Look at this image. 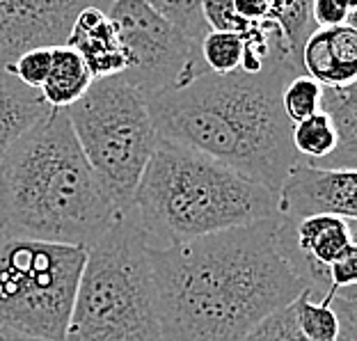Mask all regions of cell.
<instances>
[{
  "label": "cell",
  "instance_id": "obj_11",
  "mask_svg": "<svg viewBox=\"0 0 357 341\" xmlns=\"http://www.w3.org/2000/svg\"><path fill=\"white\" fill-rule=\"evenodd\" d=\"M300 69L326 87L357 83V30L353 23L316 28L300 51Z\"/></svg>",
  "mask_w": 357,
  "mask_h": 341
},
{
  "label": "cell",
  "instance_id": "obj_15",
  "mask_svg": "<svg viewBox=\"0 0 357 341\" xmlns=\"http://www.w3.org/2000/svg\"><path fill=\"white\" fill-rule=\"evenodd\" d=\"M291 140H294L296 153L305 163L326 169H339L342 142H339L337 128L326 112L319 110L310 119L294 124Z\"/></svg>",
  "mask_w": 357,
  "mask_h": 341
},
{
  "label": "cell",
  "instance_id": "obj_23",
  "mask_svg": "<svg viewBox=\"0 0 357 341\" xmlns=\"http://www.w3.org/2000/svg\"><path fill=\"white\" fill-rule=\"evenodd\" d=\"M48 69H51V48H30V51L21 53L7 71L19 78L23 85L42 89Z\"/></svg>",
  "mask_w": 357,
  "mask_h": 341
},
{
  "label": "cell",
  "instance_id": "obj_9",
  "mask_svg": "<svg viewBox=\"0 0 357 341\" xmlns=\"http://www.w3.org/2000/svg\"><path fill=\"white\" fill-rule=\"evenodd\" d=\"M112 0H0V69L30 48L67 44L76 16L87 7L108 12Z\"/></svg>",
  "mask_w": 357,
  "mask_h": 341
},
{
  "label": "cell",
  "instance_id": "obj_16",
  "mask_svg": "<svg viewBox=\"0 0 357 341\" xmlns=\"http://www.w3.org/2000/svg\"><path fill=\"white\" fill-rule=\"evenodd\" d=\"M321 112L332 119L342 151L339 169H355L357 163V83L344 87H326L321 92Z\"/></svg>",
  "mask_w": 357,
  "mask_h": 341
},
{
  "label": "cell",
  "instance_id": "obj_7",
  "mask_svg": "<svg viewBox=\"0 0 357 341\" xmlns=\"http://www.w3.org/2000/svg\"><path fill=\"white\" fill-rule=\"evenodd\" d=\"M87 250L0 234V326L64 341Z\"/></svg>",
  "mask_w": 357,
  "mask_h": 341
},
{
  "label": "cell",
  "instance_id": "obj_18",
  "mask_svg": "<svg viewBox=\"0 0 357 341\" xmlns=\"http://www.w3.org/2000/svg\"><path fill=\"white\" fill-rule=\"evenodd\" d=\"M199 55L208 74L229 76L241 69L245 55V37L238 32L208 30L199 42Z\"/></svg>",
  "mask_w": 357,
  "mask_h": 341
},
{
  "label": "cell",
  "instance_id": "obj_24",
  "mask_svg": "<svg viewBox=\"0 0 357 341\" xmlns=\"http://www.w3.org/2000/svg\"><path fill=\"white\" fill-rule=\"evenodd\" d=\"M202 19H204L208 30L215 32H238L245 35L252 26L238 12L234 10V0H202Z\"/></svg>",
  "mask_w": 357,
  "mask_h": 341
},
{
  "label": "cell",
  "instance_id": "obj_5",
  "mask_svg": "<svg viewBox=\"0 0 357 341\" xmlns=\"http://www.w3.org/2000/svg\"><path fill=\"white\" fill-rule=\"evenodd\" d=\"M64 341H163L149 245L128 211L87 248Z\"/></svg>",
  "mask_w": 357,
  "mask_h": 341
},
{
  "label": "cell",
  "instance_id": "obj_29",
  "mask_svg": "<svg viewBox=\"0 0 357 341\" xmlns=\"http://www.w3.org/2000/svg\"><path fill=\"white\" fill-rule=\"evenodd\" d=\"M344 3H346L348 7H351V10H353V12L357 10V0H344Z\"/></svg>",
  "mask_w": 357,
  "mask_h": 341
},
{
  "label": "cell",
  "instance_id": "obj_19",
  "mask_svg": "<svg viewBox=\"0 0 357 341\" xmlns=\"http://www.w3.org/2000/svg\"><path fill=\"white\" fill-rule=\"evenodd\" d=\"M268 21H273L282 30L291 53L300 62L305 39L316 30L312 21V0H273Z\"/></svg>",
  "mask_w": 357,
  "mask_h": 341
},
{
  "label": "cell",
  "instance_id": "obj_4",
  "mask_svg": "<svg viewBox=\"0 0 357 341\" xmlns=\"http://www.w3.org/2000/svg\"><path fill=\"white\" fill-rule=\"evenodd\" d=\"M151 250L278 215V192L220 160L158 140L128 209Z\"/></svg>",
  "mask_w": 357,
  "mask_h": 341
},
{
  "label": "cell",
  "instance_id": "obj_26",
  "mask_svg": "<svg viewBox=\"0 0 357 341\" xmlns=\"http://www.w3.org/2000/svg\"><path fill=\"white\" fill-rule=\"evenodd\" d=\"M328 278H330V294L355 289V284H357V248L348 250L344 257H339L337 262L328 268Z\"/></svg>",
  "mask_w": 357,
  "mask_h": 341
},
{
  "label": "cell",
  "instance_id": "obj_17",
  "mask_svg": "<svg viewBox=\"0 0 357 341\" xmlns=\"http://www.w3.org/2000/svg\"><path fill=\"white\" fill-rule=\"evenodd\" d=\"M332 296L326 294L323 298L312 296L310 291H303L294 303V319L298 330L303 332L307 341H337L339 335V316L335 305H332Z\"/></svg>",
  "mask_w": 357,
  "mask_h": 341
},
{
  "label": "cell",
  "instance_id": "obj_10",
  "mask_svg": "<svg viewBox=\"0 0 357 341\" xmlns=\"http://www.w3.org/2000/svg\"><path fill=\"white\" fill-rule=\"evenodd\" d=\"M278 215L296 222L312 215H339L357 220V174L355 169H326L303 158L284 179L278 190Z\"/></svg>",
  "mask_w": 357,
  "mask_h": 341
},
{
  "label": "cell",
  "instance_id": "obj_1",
  "mask_svg": "<svg viewBox=\"0 0 357 341\" xmlns=\"http://www.w3.org/2000/svg\"><path fill=\"white\" fill-rule=\"evenodd\" d=\"M163 341H243L305 284L280 248V215L151 250Z\"/></svg>",
  "mask_w": 357,
  "mask_h": 341
},
{
  "label": "cell",
  "instance_id": "obj_3",
  "mask_svg": "<svg viewBox=\"0 0 357 341\" xmlns=\"http://www.w3.org/2000/svg\"><path fill=\"white\" fill-rule=\"evenodd\" d=\"M119 215L64 110H51L0 158V234L87 250Z\"/></svg>",
  "mask_w": 357,
  "mask_h": 341
},
{
  "label": "cell",
  "instance_id": "obj_28",
  "mask_svg": "<svg viewBox=\"0 0 357 341\" xmlns=\"http://www.w3.org/2000/svg\"><path fill=\"white\" fill-rule=\"evenodd\" d=\"M0 341H46V339H37V337H28L23 332H16L12 328L0 326Z\"/></svg>",
  "mask_w": 357,
  "mask_h": 341
},
{
  "label": "cell",
  "instance_id": "obj_8",
  "mask_svg": "<svg viewBox=\"0 0 357 341\" xmlns=\"http://www.w3.org/2000/svg\"><path fill=\"white\" fill-rule=\"evenodd\" d=\"M105 14L128 55V69L119 76L144 96L181 87L208 74L199 55V42L149 3L112 0Z\"/></svg>",
  "mask_w": 357,
  "mask_h": 341
},
{
  "label": "cell",
  "instance_id": "obj_25",
  "mask_svg": "<svg viewBox=\"0 0 357 341\" xmlns=\"http://www.w3.org/2000/svg\"><path fill=\"white\" fill-rule=\"evenodd\" d=\"M353 19L355 12L344 0H312V21L316 28H337L353 23Z\"/></svg>",
  "mask_w": 357,
  "mask_h": 341
},
{
  "label": "cell",
  "instance_id": "obj_20",
  "mask_svg": "<svg viewBox=\"0 0 357 341\" xmlns=\"http://www.w3.org/2000/svg\"><path fill=\"white\" fill-rule=\"evenodd\" d=\"M323 85L307 74H296L282 89V110L291 124L310 119L321 110Z\"/></svg>",
  "mask_w": 357,
  "mask_h": 341
},
{
  "label": "cell",
  "instance_id": "obj_2",
  "mask_svg": "<svg viewBox=\"0 0 357 341\" xmlns=\"http://www.w3.org/2000/svg\"><path fill=\"white\" fill-rule=\"evenodd\" d=\"M296 74H303L296 60L275 58L257 74H202L144 99L160 140L206 153L278 192L300 160L282 110V89Z\"/></svg>",
  "mask_w": 357,
  "mask_h": 341
},
{
  "label": "cell",
  "instance_id": "obj_13",
  "mask_svg": "<svg viewBox=\"0 0 357 341\" xmlns=\"http://www.w3.org/2000/svg\"><path fill=\"white\" fill-rule=\"evenodd\" d=\"M48 112L51 108L39 89L23 85L14 74L0 69V158Z\"/></svg>",
  "mask_w": 357,
  "mask_h": 341
},
{
  "label": "cell",
  "instance_id": "obj_14",
  "mask_svg": "<svg viewBox=\"0 0 357 341\" xmlns=\"http://www.w3.org/2000/svg\"><path fill=\"white\" fill-rule=\"evenodd\" d=\"M92 80L94 78L80 53L62 44L51 48V69L39 92L51 110H67L87 92Z\"/></svg>",
  "mask_w": 357,
  "mask_h": 341
},
{
  "label": "cell",
  "instance_id": "obj_12",
  "mask_svg": "<svg viewBox=\"0 0 357 341\" xmlns=\"http://www.w3.org/2000/svg\"><path fill=\"white\" fill-rule=\"evenodd\" d=\"M67 46L80 53L94 80L119 76L128 69V55L119 42L115 26L105 10L99 7H87L76 16Z\"/></svg>",
  "mask_w": 357,
  "mask_h": 341
},
{
  "label": "cell",
  "instance_id": "obj_22",
  "mask_svg": "<svg viewBox=\"0 0 357 341\" xmlns=\"http://www.w3.org/2000/svg\"><path fill=\"white\" fill-rule=\"evenodd\" d=\"M243 341H307V339L296 326L291 305H287L282 310L273 312L271 316H266L250 335H245Z\"/></svg>",
  "mask_w": 357,
  "mask_h": 341
},
{
  "label": "cell",
  "instance_id": "obj_27",
  "mask_svg": "<svg viewBox=\"0 0 357 341\" xmlns=\"http://www.w3.org/2000/svg\"><path fill=\"white\" fill-rule=\"evenodd\" d=\"M271 5L273 0H234V10L238 12L250 23L257 21H268V14H271Z\"/></svg>",
  "mask_w": 357,
  "mask_h": 341
},
{
  "label": "cell",
  "instance_id": "obj_21",
  "mask_svg": "<svg viewBox=\"0 0 357 341\" xmlns=\"http://www.w3.org/2000/svg\"><path fill=\"white\" fill-rule=\"evenodd\" d=\"M144 3H149L153 10L172 21L176 28H181L195 42H202V37L208 32L202 19V0H144Z\"/></svg>",
  "mask_w": 357,
  "mask_h": 341
},
{
  "label": "cell",
  "instance_id": "obj_6",
  "mask_svg": "<svg viewBox=\"0 0 357 341\" xmlns=\"http://www.w3.org/2000/svg\"><path fill=\"white\" fill-rule=\"evenodd\" d=\"M64 112L89 167L126 213L160 140L144 94L121 76L96 78Z\"/></svg>",
  "mask_w": 357,
  "mask_h": 341
}]
</instances>
